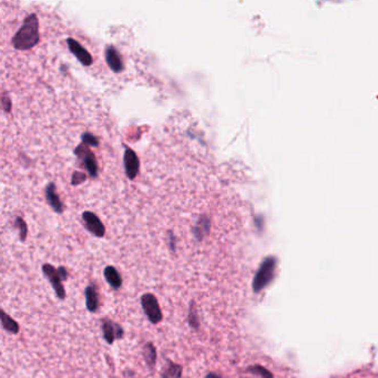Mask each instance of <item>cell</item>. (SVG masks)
I'll return each instance as SVG.
<instances>
[{
	"label": "cell",
	"instance_id": "6da1fadb",
	"mask_svg": "<svg viewBox=\"0 0 378 378\" xmlns=\"http://www.w3.org/2000/svg\"><path fill=\"white\" fill-rule=\"evenodd\" d=\"M39 43L38 17L32 13L28 16L12 38V45L18 50H28Z\"/></svg>",
	"mask_w": 378,
	"mask_h": 378
},
{
	"label": "cell",
	"instance_id": "7a4b0ae2",
	"mask_svg": "<svg viewBox=\"0 0 378 378\" xmlns=\"http://www.w3.org/2000/svg\"><path fill=\"white\" fill-rule=\"evenodd\" d=\"M276 264L277 260L273 256H269L263 260V262L261 263L253 278L252 288L254 293L257 294L262 292L273 281L275 276V270H276Z\"/></svg>",
	"mask_w": 378,
	"mask_h": 378
},
{
	"label": "cell",
	"instance_id": "3957f363",
	"mask_svg": "<svg viewBox=\"0 0 378 378\" xmlns=\"http://www.w3.org/2000/svg\"><path fill=\"white\" fill-rule=\"evenodd\" d=\"M140 302L143 312L151 324L156 325L163 321L162 309L160 307L159 301H157L154 294L144 293L140 299Z\"/></svg>",
	"mask_w": 378,
	"mask_h": 378
},
{
	"label": "cell",
	"instance_id": "277c9868",
	"mask_svg": "<svg viewBox=\"0 0 378 378\" xmlns=\"http://www.w3.org/2000/svg\"><path fill=\"white\" fill-rule=\"evenodd\" d=\"M101 331L103 340L109 345H112L115 341H120L125 337V329H123V327L116 322L107 317L102 319L101 321Z\"/></svg>",
	"mask_w": 378,
	"mask_h": 378
},
{
	"label": "cell",
	"instance_id": "5b68a950",
	"mask_svg": "<svg viewBox=\"0 0 378 378\" xmlns=\"http://www.w3.org/2000/svg\"><path fill=\"white\" fill-rule=\"evenodd\" d=\"M41 269H43L44 275L47 277V280L49 281V283L51 284L54 293H56V295H57V297L60 301L66 300L67 292H66V288L63 284V281H61L59 274H58V269L53 267V265H51L49 263L44 264Z\"/></svg>",
	"mask_w": 378,
	"mask_h": 378
},
{
	"label": "cell",
	"instance_id": "8992f818",
	"mask_svg": "<svg viewBox=\"0 0 378 378\" xmlns=\"http://www.w3.org/2000/svg\"><path fill=\"white\" fill-rule=\"evenodd\" d=\"M74 153L77 154L80 159L84 161L85 168L88 171V173L90 174L92 177H95L98 174V164L97 161H95V156L94 154L91 152L90 150L88 149V147L86 144H80V146L75 149Z\"/></svg>",
	"mask_w": 378,
	"mask_h": 378
},
{
	"label": "cell",
	"instance_id": "52a82bcc",
	"mask_svg": "<svg viewBox=\"0 0 378 378\" xmlns=\"http://www.w3.org/2000/svg\"><path fill=\"white\" fill-rule=\"evenodd\" d=\"M82 220H84V224L86 229L91 233L95 237H103L106 234V228L103 223L100 221V218L92 212L86 211L82 214Z\"/></svg>",
	"mask_w": 378,
	"mask_h": 378
},
{
	"label": "cell",
	"instance_id": "ba28073f",
	"mask_svg": "<svg viewBox=\"0 0 378 378\" xmlns=\"http://www.w3.org/2000/svg\"><path fill=\"white\" fill-rule=\"evenodd\" d=\"M125 167L127 176L130 180H133V178L137 175V173H139L140 162L134 151L128 147H126L125 151Z\"/></svg>",
	"mask_w": 378,
	"mask_h": 378
},
{
	"label": "cell",
	"instance_id": "9c48e42d",
	"mask_svg": "<svg viewBox=\"0 0 378 378\" xmlns=\"http://www.w3.org/2000/svg\"><path fill=\"white\" fill-rule=\"evenodd\" d=\"M67 44L69 47V50H70L75 58H77L80 63L84 66H90L92 64V57L91 54L89 53L84 47H82L78 41H75L72 38H68L67 39Z\"/></svg>",
	"mask_w": 378,
	"mask_h": 378
},
{
	"label": "cell",
	"instance_id": "30bf717a",
	"mask_svg": "<svg viewBox=\"0 0 378 378\" xmlns=\"http://www.w3.org/2000/svg\"><path fill=\"white\" fill-rule=\"evenodd\" d=\"M106 60L107 64L114 72H121L123 70V63L122 58L118 50L112 46H108L106 48Z\"/></svg>",
	"mask_w": 378,
	"mask_h": 378
},
{
	"label": "cell",
	"instance_id": "8fae6325",
	"mask_svg": "<svg viewBox=\"0 0 378 378\" xmlns=\"http://www.w3.org/2000/svg\"><path fill=\"white\" fill-rule=\"evenodd\" d=\"M85 297H86V307L88 309V312L90 313L98 312L100 306L99 294L94 285H88L85 288Z\"/></svg>",
	"mask_w": 378,
	"mask_h": 378
},
{
	"label": "cell",
	"instance_id": "7c38bea8",
	"mask_svg": "<svg viewBox=\"0 0 378 378\" xmlns=\"http://www.w3.org/2000/svg\"><path fill=\"white\" fill-rule=\"evenodd\" d=\"M103 276H105V280L107 283L111 286L113 290H119L122 286V276L120 272L115 269L114 266L109 265L107 266L105 271H103Z\"/></svg>",
	"mask_w": 378,
	"mask_h": 378
},
{
	"label": "cell",
	"instance_id": "4fadbf2b",
	"mask_svg": "<svg viewBox=\"0 0 378 378\" xmlns=\"http://www.w3.org/2000/svg\"><path fill=\"white\" fill-rule=\"evenodd\" d=\"M210 229H211V222L208 216H201L200 218L197 220L196 224L194 225L193 228V235L194 237L201 242V241L204 240V237H206L209 235L210 233Z\"/></svg>",
	"mask_w": 378,
	"mask_h": 378
},
{
	"label": "cell",
	"instance_id": "5bb4252c",
	"mask_svg": "<svg viewBox=\"0 0 378 378\" xmlns=\"http://www.w3.org/2000/svg\"><path fill=\"white\" fill-rule=\"evenodd\" d=\"M142 355L147 366L153 373L156 364V348L152 342H148L144 344L142 348Z\"/></svg>",
	"mask_w": 378,
	"mask_h": 378
},
{
	"label": "cell",
	"instance_id": "9a60e30c",
	"mask_svg": "<svg viewBox=\"0 0 378 378\" xmlns=\"http://www.w3.org/2000/svg\"><path fill=\"white\" fill-rule=\"evenodd\" d=\"M183 374L182 365L167 360L161 372V378H181Z\"/></svg>",
	"mask_w": 378,
	"mask_h": 378
},
{
	"label": "cell",
	"instance_id": "2e32d148",
	"mask_svg": "<svg viewBox=\"0 0 378 378\" xmlns=\"http://www.w3.org/2000/svg\"><path fill=\"white\" fill-rule=\"evenodd\" d=\"M46 197H47L48 203L50 204V206L53 209V211H56L57 213H63L64 206H63V203H61L60 198L57 194L56 187H54L53 183L48 184V187L46 188Z\"/></svg>",
	"mask_w": 378,
	"mask_h": 378
},
{
	"label": "cell",
	"instance_id": "e0dca14e",
	"mask_svg": "<svg viewBox=\"0 0 378 378\" xmlns=\"http://www.w3.org/2000/svg\"><path fill=\"white\" fill-rule=\"evenodd\" d=\"M0 320H2V326L7 333L17 335L20 332V326L18 323L7 314L4 309L0 311Z\"/></svg>",
	"mask_w": 378,
	"mask_h": 378
},
{
	"label": "cell",
	"instance_id": "ac0fdd59",
	"mask_svg": "<svg viewBox=\"0 0 378 378\" xmlns=\"http://www.w3.org/2000/svg\"><path fill=\"white\" fill-rule=\"evenodd\" d=\"M188 323H189L190 327L195 329V331H198V329H200V326H201L200 316H198L197 307H196V303L194 300H192L190 302L189 311H188Z\"/></svg>",
	"mask_w": 378,
	"mask_h": 378
},
{
	"label": "cell",
	"instance_id": "d6986e66",
	"mask_svg": "<svg viewBox=\"0 0 378 378\" xmlns=\"http://www.w3.org/2000/svg\"><path fill=\"white\" fill-rule=\"evenodd\" d=\"M246 372L256 375L261 378H273V374L270 372V370L267 368H265V367H263V366H261V365L249 366L246 369Z\"/></svg>",
	"mask_w": 378,
	"mask_h": 378
},
{
	"label": "cell",
	"instance_id": "ffe728a7",
	"mask_svg": "<svg viewBox=\"0 0 378 378\" xmlns=\"http://www.w3.org/2000/svg\"><path fill=\"white\" fill-rule=\"evenodd\" d=\"M16 226L19 230V237L22 242H25L27 238V233H28V229H27V224L22 217H17L16 220Z\"/></svg>",
	"mask_w": 378,
	"mask_h": 378
},
{
	"label": "cell",
	"instance_id": "44dd1931",
	"mask_svg": "<svg viewBox=\"0 0 378 378\" xmlns=\"http://www.w3.org/2000/svg\"><path fill=\"white\" fill-rule=\"evenodd\" d=\"M82 139V143L86 144V146H89V147H98V139L95 137L92 133H84L81 136Z\"/></svg>",
	"mask_w": 378,
	"mask_h": 378
},
{
	"label": "cell",
	"instance_id": "7402d4cb",
	"mask_svg": "<svg viewBox=\"0 0 378 378\" xmlns=\"http://www.w3.org/2000/svg\"><path fill=\"white\" fill-rule=\"evenodd\" d=\"M86 181V175L82 172H74L72 175V184L77 185Z\"/></svg>",
	"mask_w": 378,
	"mask_h": 378
},
{
	"label": "cell",
	"instance_id": "603a6c76",
	"mask_svg": "<svg viewBox=\"0 0 378 378\" xmlns=\"http://www.w3.org/2000/svg\"><path fill=\"white\" fill-rule=\"evenodd\" d=\"M169 249L173 253L176 250V237L172 232H169Z\"/></svg>",
	"mask_w": 378,
	"mask_h": 378
},
{
	"label": "cell",
	"instance_id": "cb8c5ba5",
	"mask_svg": "<svg viewBox=\"0 0 378 378\" xmlns=\"http://www.w3.org/2000/svg\"><path fill=\"white\" fill-rule=\"evenodd\" d=\"M58 274L61 278V281H67L69 278V273L65 266H59L58 267Z\"/></svg>",
	"mask_w": 378,
	"mask_h": 378
},
{
	"label": "cell",
	"instance_id": "d4e9b609",
	"mask_svg": "<svg viewBox=\"0 0 378 378\" xmlns=\"http://www.w3.org/2000/svg\"><path fill=\"white\" fill-rule=\"evenodd\" d=\"M204 378H223V377H222L221 375L216 374V373L211 372V373H208V374H206V375L204 376Z\"/></svg>",
	"mask_w": 378,
	"mask_h": 378
}]
</instances>
